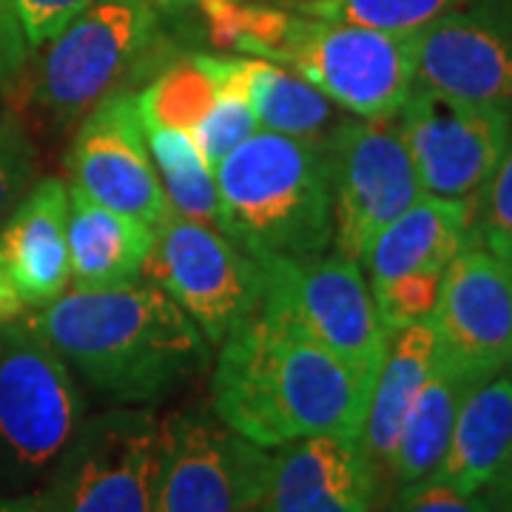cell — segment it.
Masks as SVG:
<instances>
[{
  "label": "cell",
  "instance_id": "obj_1",
  "mask_svg": "<svg viewBox=\"0 0 512 512\" xmlns=\"http://www.w3.org/2000/svg\"><path fill=\"white\" fill-rule=\"evenodd\" d=\"M373 382L291 316L262 305L220 345L211 410L265 450L313 436L359 439Z\"/></svg>",
  "mask_w": 512,
  "mask_h": 512
},
{
  "label": "cell",
  "instance_id": "obj_2",
  "mask_svg": "<svg viewBox=\"0 0 512 512\" xmlns=\"http://www.w3.org/2000/svg\"><path fill=\"white\" fill-rule=\"evenodd\" d=\"M100 399L151 407L208 367V342L154 282L60 293L29 316Z\"/></svg>",
  "mask_w": 512,
  "mask_h": 512
},
{
  "label": "cell",
  "instance_id": "obj_3",
  "mask_svg": "<svg viewBox=\"0 0 512 512\" xmlns=\"http://www.w3.org/2000/svg\"><path fill=\"white\" fill-rule=\"evenodd\" d=\"M217 228L242 251L265 259H311L333 245V205L325 140L259 128L217 168Z\"/></svg>",
  "mask_w": 512,
  "mask_h": 512
},
{
  "label": "cell",
  "instance_id": "obj_4",
  "mask_svg": "<svg viewBox=\"0 0 512 512\" xmlns=\"http://www.w3.org/2000/svg\"><path fill=\"white\" fill-rule=\"evenodd\" d=\"M86 419V396L32 322H0V487L23 490L52 470Z\"/></svg>",
  "mask_w": 512,
  "mask_h": 512
},
{
  "label": "cell",
  "instance_id": "obj_5",
  "mask_svg": "<svg viewBox=\"0 0 512 512\" xmlns=\"http://www.w3.org/2000/svg\"><path fill=\"white\" fill-rule=\"evenodd\" d=\"M160 43V15L148 0H92L49 40L35 77V100L60 126L80 123L97 100L146 72V60Z\"/></svg>",
  "mask_w": 512,
  "mask_h": 512
},
{
  "label": "cell",
  "instance_id": "obj_6",
  "mask_svg": "<svg viewBox=\"0 0 512 512\" xmlns=\"http://www.w3.org/2000/svg\"><path fill=\"white\" fill-rule=\"evenodd\" d=\"M160 419L151 407L114 404L86 416L43 478L52 512H154Z\"/></svg>",
  "mask_w": 512,
  "mask_h": 512
},
{
  "label": "cell",
  "instance_id": "obj_7",
  "mask_svg": "<svg viewBox=\"0 0 512 512\" xmlns=\"http://www.w3.org/2000/svg\"><path fill=\"white\" fill-rule=\"evenodd\" d=\"M416 37L293 12L271 60L356 117H393L416 86Z\"/></svg>",
  "mask_w": 512,
  "mask_h": 512
},
{
  "label": "cell",
  "instance_id": "obj_8",
  "mask_svg": "<svg viewBox=\"0 0 512 512\" xmlns=\"http://www.w3.org/2000/svg\"><path fill=\"white\" fill-rule=\"evenodd\" d=\"M143 276L163 288L200 328L211 348L262 308L265 271L259 259L208 222L168 214Z\"/></svg>",
  "mask_w": 512,
  "mask_h": 512
},
{
  "label": "cell",
  "instance_id": "obj_9",
  "mask_svg": "<svg viewBox=\"0 0 512 512\" xmlns=\"http://www.w3.org/2000/svg\"><path fill=\"white\" fill-rule=\"evenodd\" d=\"M265 271L262 305L291 316L319 345L367 379L382 367L390 330L384 328L365 271L356 259L322 254L311 259H259Z\"/></svg>",
  "mask_w": 512,
  "mask_h": 512
},
{
  "label": "cell",
  "instance_id": "obj_10",
  "mask_svg": "<svg viewBox=\"0 0 512 512\" xmlns=\"http://www.w3.org/2000/svg\"><path fill=\"white\" fill-rule=\"evenodd\" d=\"M333 254L362 259L367 245L419 200L421 183L402 131L390 117L342 120L325 137Z\"/></svg>",
  "mask_w": 512,
  "mask_h": 512
},
{
  "label": "cell",
  "instance_id": "obj_11",
  "mask_svg": "<svg viewBox=\"0 0 512 512\" xmlns=\"http://www.w3.org/2000/svg\"><path fill=\"white\" fill-rule=\"evenodd\" d=\"M271 473V450L231 430L211 407L160 421L154 512H254Z\"/></svg>",
  "mask_w": 512,
  "mask_h": 512
},
{
  "label": "cell",
  "instance_id": "obj_12",
  "mask_svg": "<svg viewBox=\"0 0 512 512\" xmlns=\"http://www.w3.org/2000/svg\"><path fill=\"white\" fill-rule=\"evenodd\" d=\"M396 126L424 194L478 202L510 146L512 111L413 86Z\"/></svg>",
  "mask_w": 512,
  "mask_h": 512
},
{
  "label": "cell",
  "instance_id": "obj_13",
  "mask_svg": "<svg viewBox=\"0 0 512 512\" xmlns=\"http://www.w3.org/2000/svg\"><path fill=\"white\" fill-rule=\"evenodd\" d=\"M69 185L114 211L148 222L154 231L171 214L148 148L140 92L114 89L77 123L66 151Z\"/></svg>",
  "mask_w": 512,
  "mask_h": 512
},
{
  "label": "cell",
  "instance_id": "obj_14",
  "mask_svg": "<svg viewBox=\"0 0 512 512\" xmlns=\"http://www.w3.org/2000/svg\"><path fill=\"white\" fill-rule=\"evenodd\" d=\"M416 86L512 111V0H470L421 29Z\"/></svg>",
  "mask_w": 512,
  "mask_h": 512
},
{
  "label": "cell",
  "instance_id": "obj_15",
  "mask_svg": "<svg viewBox=\"0 0 512 512\" xmlns=\"http://www.w3.org/2000/svg\"><path fill=\"white\" fill-rule=\"evenodd\" d=\"M439 356L476 382L507 370L512 353V265L481 242L447 265L430 316Z\"/></svg>",
  "mask_w": 512,
  "mask_h": 512
},
{
  "label": "cell",
  "instance_id": "obj_16",
  "mask_svg": "<svg viewBox=\"0 0 512 512\" xmlns=\"http://www.w3.org/2000/svg\"><path fill=\"white\" fill-rule=\"evenodd\" d=\"M379 473L348 436H313L271 450V473L254 512H376Z\"/></svg>",
  "mask_w": 512,
  "mask_h": 512
},
{
  "label": "cell",
  "instance_id": "obj_17",
  "mask_svg": "<svg viewBox=\"0 0 512 512\" xmlns=\"http://www.w3.org/2000/svg\"><path fill=\"white\" fill-rule=\"evenodd\" d=\"M0 259L26 308H43L66 291L69 185L57 177L35 180L0 228Z\"/></svg>",
  "mask_w": 512,
  "mask_h": 512
},
{
  "label": "cell",
  "instance_id": "obj_18",
  "mask_svg": "<svg viewBox=\"0 0 512 512\" xmlns=\"http://www.w3.org/2000/svg\"><path fill=\"white\" fill-rule=\"evenodd\" d=\"M202 72L217 86V92H231L248 100L256 123L265 131L288 134L299 140L322 143L333 126L345 117L333 109L325 94L305 77L265 57H211L194 55Z\"/></svg>",
  "mask_w": 512,
  "mask_h": 512
},
{
  "label": "cell",
  "instance_id": "obj_19",
  "mask_svg": "<svg viewBox=\"0 0 512 512\" xmlns=\"http://www.w3.org/2000/svg\"><path fill=\"white\" fill-rule=\"evenodd\" d=\"M478 202L421 194L367 245L359 259L370 285L407 274H444L473 239Z\"/></svg>",
  "mask_w": 512,
  "mask_h": 512
},
{
  "label": "cell",
  "instance_id": "obj_20",
  "mask_svg": "<svg viewBox=\"0 0 512 512\" xmlns=\"http://www.w3.org/2000/svg\"><path fill=\"white\" fill-rule=\"evenodd\" d=\"M157 231L69 185V265L77 291L137 282L154 251Z\"/></svg>",
  "mask_w": 512,
  "mask_h": 512
},
{
  "label": "cell",
  "instance_id": "obj_21",
  "mask_svg": "<svg viewBox=\"0 0 512 512\" xmlns=\"http://www.w3.org/2000/svg\"><path fill=\"white\" fill-rule=\"evenodd\" d=\"M436 356H439V339L430 319L393 330L387 339L382 367L376 373L370 404H367L365 427L359 436V447L382 478L384 493H387L390 456L396 450L407 410L427 382L430 370L436 365Z\"/></svg>",
  "mask_w": 512,
  "mask_h": 512
},
{
  "label": "cell",
  "instance_id": "obj_22",
  "mask_svg": "<svg viewBox=\"0 0 512 512\" xmlns=\"http://www.w3.org/2000/svg\"><path fill=\"white\" fill-rule=\"evenodd\" d=\"M512 450V379L493 376L476 384L458 407L450 444L430 473L458 493H484Z\"/></svg>",
  "mask_w": 512,
  "mask_h": 512
},
{
  "label": "cell",
  "instance_id": "obj_23",
  "mask_svg": "<svg viewBox=\"0 0 512 512\" xmlns=\"http://www.w3.org/2000/svg\"><path fill=\"white\" fill-rule=\"evenodd\" d=\"M476 384L481 382L461 373L444 356H436V365L430 370L427 382L407 410V419L387 467V487L413 484L439 467L453 436L458 407Z\"/></svg>",
  "mask_w": 512,
  "mask_h": 512
},
{
  "label": "cell",
  "instance_id": "obj_24",
  "mask_svg": "<svg viewBox=\"0 0 512 512\" xmlns=\"http://www.w3.org/2000/svg\"><path fill=\"white\" fill-rule=\"evenodd\" d=\"M146 131L151 160H154L171 211L188 220L217 225V217H220L217 177L202 160L188 131L148 126V123Z\"/></svg>",
  "mask_w": 512,
  "mask_h": 512
},
{
  "label": "cell",
  "instance_id": "obj_25",
  "mask_svg": "<svg viewBox=\"0 0 512 512\" xmlns=\"http://www.w3.org/2000/svg\"><path fill=\"white\" fill-rule=\"evenodd\" d=\"M197 9L208 23V37L214 49L265 60H271L282 46L293 18V12H285L279 6L245 0H197Z\"/></svg>",
  "mask_w": 512,
  "mask_h": 512
},
{
  "label": "cell",
  "instance_id": "obj_26",
  "mask_svg": "<svg viewBox=\"0 0 512 512\" xmlns=\"http://www.w3.org/2000/svg\"><path fill=\"white\" fill-rule=\"evenodd\" d=\"M464 0H296L293 12L387 35H416Z\"/></svg>",
  "mask_w": 512,
  "mask_h": 512
},
{
  "label": "cell",
  "instance_id": "obj_27",
  "mask_svg": "<svg viewBox=\"0 0 512 512\" xmlns=\"http://www.w3.org/2000/svg\"><path fill=\"white\" fill-rule=\"evenodd\" d=\"M217 100V86L202 72L197 57L165 66L140 92V109L148 126L191 131Z\"/></svg>",
  "mask_w": 512,
  "mask_h": 512
},
{
  "label": "cell",
  "instance_id": "obj_28",
  "mask_svg": "<svg viewBox=\"0 0 512 512\" xmlns=\"http://www.w3.org/2000/svg\"><path fill=\"white\" fill-rule=\"evenodd\" d=\"M254 131H259V123H256V114L248 106V100L231 92H217L214 106L208 109V114L197 126L188 131V137L194 140L202 160L214 171L222 157L228 151H234Z\"/></svg>",
  "mask_w": 512,
  "mask_h": 512
},
{
  "label": "cell",
  "instance_id": "obj_29",
  "mask_svg": "<svg viewBox=\"0 0 512 512\" xmlns=\"http://www.w3.org/2000/svg\"><path fill=\"white\" fill-rule=\"evenodd\" d=\"M444 274H407L382 285H370L382 325L390 333L430 319L439 305Z\"/></svg>",
  "mask_w": 512,
  "mask_h": 512
},
{
  "label": "cell",
  "instance_id": "obj_30",
  "mask_svg": "<svg viewBox=\"0 0 512 512\" xmlns=\"http://www.w3.org/2000/svg\"><path fill=\"white\" fill-rule=\"evenodd\" d=\"M473 239L507 262L512 259V137L493 180L478 197Z\"/></svg>",
  "mask_w": 512,
  "mask_h": 512
},
{
  "label": "cell",
  "instance_id": "obj_31",
  "mask_svg": "<svg viewBox=\"0 0 512 512\" xmlns=\"http://www.w3.org/2000/svg\"><path fill=\"white\" fill-rule=\"evenodd\" d=\"M37 151L18 117L0 114V220L12 214L35 185Z\"/></svg>",
  "mask_w": 512,
  "mask_h": 512
},
{
  "label": "cell",
  "instance_id": "obj_32",
  "mask_svg": "<svg viewBox=\"0 0 512 512\" xmlns=\"http://www.w3.org/2000/svg\"><path fill=\"white\" fill-rule=\"evenodd\" d=\"M396 490L384 512H493L484 493H458L430 476Z\"/></svg>",
  "mask_w": 512,
  "mask_h": 512
},
{
  "label": "cell",
  "instance_id": "obj_33",
  "mask_svg": "<svg viewBox=\"0 0 512 512\" xmlns=\"http://www.w3.org/2000/svg\"><path fill=\"white\" fill-rule=\"evenodd\" d=\"M29 46H43L60 35L92 0H9Z\"/></svg>",
  "mask_w": 512,
  "mask_h": 512
},
{
  "label": "cell",
  "instance_id": "obj_34",
  "mask_svg": "<svg viewBox=\"0 0 512 512\" xmlns=\"http://www.w3.org/2000/svg\"><path fill=\"white\" fill-rule=\"evenodd\" d=\"M29 49L32 46L20 29V20L12 3H0V92H6L18 83Z\"/></svg>",
  "mask_w": 512,
  "mask_h": 512
},
{
  "label": "cell",
  "instance_id": "obj_35",
  "mask_svg": "<svg viewBox=\"0 0 512 512\" xmlns=\"http://www.w3.org/2000/svg\"><path fill=\"white\" fill-rule=\"evenodd\" d=\"M484 495H487L493 512H512V450L504 467L498 470V476L493 478V484L484 490Z\"/></svg>",
  "mask_w": 512,
  "mask_h": 512
},
{
  "label": "cell",
  "instance_id": "obj_36",
  "mask_svg": "<svg viewBox=\"0 0 512 512\" xmlns=\"http://www.w3.org/2000/svg\"><path fill=\"white\" fill-rule=\"evenodd\" d=\"M23 308H26V305L20 302L18 291H15L12 279L6 274V265H3V259H0V322L20 319Z\"/></svg>",
  "mask_w": 512,
  "mask_h": 512
},
{
  "label": "cell",
  "instance_id": "obj_37",
  "mask_svg": "<svg viewBox=\"0 0 512 512\" xmlns=\"http://www.w3.org/2000/svg\"><path fill=\"white\" fill-rule=\"evenodd\" d=\"M0 512H52L40 493L0 495Z\"/></svg>",
  "mask_w": 512,
  "mask_h": 512
},
{
  "label": "cell",
  "instance_id": "obj_38",
  "mask_svg": "<svg viewBox=\"0 0 512 512\" xmlns=\"http://www.w3.org/2000/svg\"><path fill=\"white\" fill-rule=\"evenodd\" d=\"M148 6H151L160 18H171V15H183L185 9L197 6V0H148Z\"/></svg>",
  "mask_w": 512,
  "mask_h": 512
},
{
  "label": "cell",
  "instance_id": "obj_39",
  "mask_svg": "<svg viewBox=\"0 0 512 512\" xmlns=\"http://www.w3.org/2000/svg\"><path fill=\"white\" fill-rule=\"evenodd\" d=\"M507 367H510V379H512V353H510V362H507Z\"/></svg>",
  "mask_w": 512,
  "mask_h": 512
},
{
  "label": "cell",
  "instance_id": "obj_40",
  "mask_svg": "<svg viewBox=\"0 0 512 512\" xmlns=\"http://www.w3.org/2000/svg\"><path fill=\"white\" fill-rule=\"evenodd\" d=\"M0 3H9V0H0Z\"/></svg>",
  "mask_w": 512,
  "mask_h": 512
},
{
  "label": "cell",
  "instance_id": "obj_41",
  "mask_svg": "<svg viewBox=\"0 0 512 512\" xmlns=\"http://www.w3.org/2000/svg\"><path fill=\"white\" fill-rule=\"evenodd\" d=\"M510 265H512V259H510Z\"/></svg>",
  "mask_w": 512,
  "mask_h": 512
}]
</instances>
